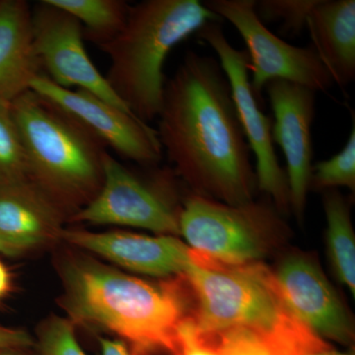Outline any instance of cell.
<instances>
[{
    "label": "cell",
    "mask_w": 355,
    "mask_h": 355,
    "mask_svg": "<svg viewBox=\"0 0 355 355\" xmlns=\"http://www.w3.org/2000/svg\"><path fill=\"white\" fill-rule=\"evenodd\" d=\"M157 119L163 153L196 195L230 205L253 200L252 153L218 60L188 51L166 81Z\"/></svg>",
    "instance_id": "6da1fadb"
},
{
    "label": "cell",
    "mask_w": 355,
    "mask_h": 355,
    "mask_svg": "<svg viewBox=\"0 0 355 355\" xmlns=\"http://www.w3.org/2000/svg\"><path fill=\"white\" fill-rule=\"evenodd\" d=\"M64 306L78 323L121 338L132 355H178L188 317L181 275L153 284L90 260L64 266Z\"/></svg>",
    "instance_id": "7a4b0ae2"
},
{
    "label": "cell",
    "mask_w": 355,
    "mask_h": 355,
    "mask_svg": "<svg viewBox=\"0 0 355 355\" xmlns=\"http://www.w3.org/2000/svg\"><path fill=\"white\" fill-rule=\"evenodd\" d=\"M221 18L198 0H144L130 6L120 34L100 50L110 58L106 80L139 120L158 118L163 69L170 51L207 23Z\"/></svg>",
    "instance_id": "3957f363"
},
{
    "label": "cell",
    "mask_w": 355,
    "mask_h": 355,
    "mask_svg": "<svg viewBox=\"0 0 355 355\" xmlns=\"http://www.w3.org/2000/svg\"><path fill=\"white\" fill-rule=\"evenodd\" d=\"M30 181L62 210L83 209L104 180L107 147L76 119L28 90L10 102Z\"/></svg>",
    "instance_id": "277c9868"
},
{
    "label": "cell",
    "mask_w": 355,
    "mask_h": 355,
    "mask_svg": "<svg viewBox=\"0 0 355 355\" xmlns=\"http://www.w3.org/2000/svg\"><path fill=\"white\" fill-rule=\"evenodd\" d=\"M183 277L188 319L198 335L245 330L272 335L295 315L287 306L275 273L259 261L231 265L191 249Z\"/></svg>",
    "instance_id": "5b68a950"
},
{
    "label": "cell",
    "mask_w": 355,
    "mask_h": 355,
    "mask_svg": "<svg viewBox=\"0 0 355 355\" xmlns=\"http://www.w3.org/2000/svg\"><path fill=\"white\" fill-rule=\"evenodd\" d=\"M171 178V172L160 169L150 181L107 153L101 189L72 218L98 225L130 226L160 235H179L183 205H176Z\"/></svg>",
    "instance_id": "8992f818"
},
{
    "label": "cell",
    "mask_w": 355,
    "mask_h": 355,
    "mask_svg": "<svg viewBox=\"0 0 355 355\" xmlns=\"http://www.w3.org/2000/svg\"><path fill=\"white\" fill-rule=\"evenodd\" d=\"M277 223L272 209L253 200L230 205L196 193L184 200L179 218L190 249L231 265L263 258L266 236Z\"/></svg>",
    "instance_id": "52a82bcc"
},
{
    "label": "cell",
    "mask_w": 355,
    "mask_h": 355,
    "mask_svg": "<svg viewBox=\"0 0 355 355\" xmlns=\"http://www.w3.org/2000/svg\"><path fill=\"white\" fill-rule=\"evenodd\" d=\"M254 3L256 0H207L203 6L234 26L246 44L250 84L258 101L266 84L275 79L316 92L328 91L334 81L314 49L292 46L272 34L257 15Z\"/></svg>",
    "instance_id": "ba28073f"
},
{
    "label": "cell",
    "mask_w": 355,
    "mask_h": 355,
    "mask_svg": "<svg viewBox=\"0 0 355 355\" xmlns=\"http://www.w3.org/2000/svg\"><path fill=\"white\" fill-rule=\"evenodd\" d=\"M200 41L216 51L225 72L243 132L256 157L259 190L272 198L280 210L291 207L286 173L279 162L272 139V121L259 106L250 84V58L246 50H238L226 38L220 23L210 22L197 33Z\"/></svg>",
    "instance_id": "9c48e42d"
},
{
    "label": "cell",
    "mask_w": 355,
    "mask_h": 355,
    "mask_svg": "<svg viewBox=\"0 0 355 355\" xmlns=\"http://www.w3.org/2000/svg\"><path fill=\"white\" fill-rule=\"evenodd\" d=\"M30 90L76 119L105 146L140 166H156L163 158L157 132L135 114L88 91L60 87L41 74Z\"/></svg>",
    "instance_id": "30bf717a"
},
{
    "label": "cell",
    "mask_w": 355,
    "mask_h": 355,
    "mask_svg": "<svg viewBox=\"0 0 355 355\" xmlns=\"http://www.w3.org/2000/svg\"><path fill=\"white\" fill-rule=\"evenodd\" d=\"M32 31L44 76L60 87L77 86L132 113L91 62L83 44V26L73 16L42 0L32 9Z\"/></svg>",
    "instance_id": "8fae6325"
},
{
    "label": "cell",
    "mask_w": 355,
    "mask_h": 355,
    "mask_svg": "<svg viewBox=\"0 0 355 355\" xmlns=\"http://www.w3.org/2000/svg\"><path fill=\"white\" fill-rule=\"evenodd\" d=\"M265 89L275 116L272 139L286 158L291 207L302 219L312 174L316 91L282 79L270 81Z\"/></svg>",
    "instance_id": "7c38bea8"
},
{
    "label": "cell",
    "mask_w": 355,
    "mask_h": 355,
    "mask_svg": "<svg viewBox=\"0 0 355 355\" xmlns=\"http://www.w3.org/2000/svg\"><path fill=\"white\" fill-rule=\"evenodd\" d=\"M275 275L287 306L308 328L324 340L354 343L349 313L316 263L304 257H289Z\"/></svg>",
    "instance_id": "4fadbf2b"
},
{
    "label": "cell",
    "mask_w": 355,
    "mask_h": 355,
    "mask_svg": "<svg viewBox=\"0 0 355 355\" xmlns=\"http://www.w3.org/2000/svg\"><path fill=\"white\" fill-rule=\"evenodd\" d=\"M70 244L87 250L132 272L153 277L183 275L191 263V249L176 236L125 232L62 231Z\"/></svg>",
    "instance_id": "5bb4252c"
},
{
    "label": "cell",
    "mask_w": 355,
    "mask_h": 355,
    "mask_svg": "<svg viewBox=\"0 0 355 355\" xmlns=\"http://www.w3.org/2000/svg\"><path fill=\"white\" fill-rule=\"evenodd\" d=\"M62 211L30 180L0 184V254L17 257L62 233Z\"/></svg>",
    "instance_id": "9a60e30c"
},
{
    "label": "cell",
    "mask_w": 355,
    "mask_h": 355,
    "mask_svg": "<svg viewBox=\"0 0 355 355\" xmlns=\"http://www.w3.org/2000/svg\"><path fill=\"white\" fill-rule=\"evenodd\" d=\"M42 69L35 53L32 9L24 0H0V100L30 90Z\"/></svg>",
    "instance_id": "2e32d148"
},
{
    "label": "cell",
    "mask_w": 355,
    "mask_h": 355,
    "mask_svg": "<svg viewBox=\"0 0 355 355\" xmlns=\"http://www.w3.org/2000/svg\"><path fill=\"white\" fill-rule=\"evenodd\" d=\"M307 29L312 46L334 83L347 87L355 79V1L318 0Z\"/></svg>",
    "instance_id": "e0dca14e"
},
{
    "label": "cell",
    "mask_w": 355,
    "mask_h": 355,
    "mask_svg": "<svg viewBox=\"0 0 355 355\" xmlns=\"http://www.w3.org/2000/svg\"><path fill=\"white\" fill-rule=\"evenodd\" d=\"M327 245L331 266L340 284L355 295V235L350 207L340 191L330 190L324 197Z\"/></svg>",
    "instance_id": "ac0fdd59"
},
{
    "label": "cell",
    "mask_w": 355,
    "mask_h": 355,
    "mask_svg": "<svg viewBox=\"0 0 355 355\" xmlns=\"http://www.w3.org/2000/svg\"><path fill=\"white\" fill-rule=\"evenodd\" d=\"M73 16L83 28L84 39L96 46L108 44L127 23L130 4L123 0H46Z\"/></svg>",
    "instance_id": "d6986e66"
},
{
    "label": "cell",
    "mask_w": 355,
    "mask_h": 355,
    "mask_svg": "<svg viewBox=\"0 0 355 355\" xmlns=\"http://www.w3.org/2000/svg\"><path fill=\"white\" fill-rule=\"evenodd\" d=\"M30 180L29 167L10 102L0 100V184Z\"/></svg>",
    "instance_id": "ffe728a7"
},
{
    "label": "cell",
    "mask_w": 355,
    "mask_h": 355,
    "mask_svg": "<svg viewBox=\"0 0 355 355\" xmlns=\"http://www.w3.org/2000/svg\"><path fill=\"white\" fill-rule=\"evenodd\" d=\"M355 121L345 147L328 160L313 165L309 189L334 190L336 187L355 189Z\"/></svg>",
    "instance_id": "44dd1931"
},
{
    "label": "cell",
    "mask_w": 355,
    "mask_h": 355,
    "mask_svg": "<svg viewBox=\"0 0 355 355\" xmlns=\"http://www.w3.org/2000/svg\"><path fill=\"white\" fill-rule=\"evenodd\" d=\"M318 0H261L254 3V10L261 22L282 21V32L298 36L305 28L311 10Z\"/></svg>",
    "instance_id": "7402d4cb"
},
{
    "label": "cell",
    "mask_w": 355,
    "mask_h": 355,
    "mask_svg": "<svg viewBox=\"0 0 355 355\" xmlns=\"http://www.w3.org/2000/svg\"><path fill=\"white\" fill-rule=\"evenodd\" d=\"M205 338L220 355H279L270 335L238 330Z\"/></svg>",
    "instance_id": "603a6c76"
},
{
    "label": "cell",
    "mask_w": 355,
    "mask_h": 355,
    "mask_svg": "<svg viewBox=\"0 0 355 355\" xmlns=\"http://www.w3.org/2000/svg\"><path fill=\"white\" fill-rule=\"evenodd\" d=\"M36 347L38 355H86L77 342L73 326L62 318L44 324Z\"/></svg>",
    "instance_id": "cb8c5ba5"
},
{
    "label": "cell",
    "mask_w": 355,
    "mask_h": 355,
    "mask_svg": "<svg viewBox=\"0 0 355 355\" xmlns=\"http://www.w3.org/2000/svg\"><path fill=\"white\" fill-rule=\"evenodd\" d=\"M284 355H355L354 350L340 352L323 338L305 327L291 336L284 343Z\"/></svg>",
    "instance_id": "d4e9b609"
},
{
    "label": "cell",
    "mask_w": 355,
    "mask_h": 355,
    "mask_svg": "<svg viewBox=\"0 0 355 355\" xmlns=\"http://www.w3.org/2000/svg\"><path fill=\"white\" fill-rule=\"evenodd\" d=\"M180 338L181 352L178 355H220L214 343L198 335L188 318L180 328Z\"/></svg>",
    "instance_id": "484cf974"
},
{
    "label": "cell",
    "mask_w": 355,
    "mask_h": 355,
    "mask_svg": "<svg viewBox=\"0 0 355 355\" xmlns=\"http://www.w3.org/2000/svg\"><path fill=\"white\" fill-rule=\"evenodd\" d=\"M36 347L31 336L24 331L0 326V350L28 349Z\"/></svg>",
    "instance_id": "4316f807"
},
{
    "label": "cell",
    "mask_w": 355,
    "mask_h": 355,
    "mask_svg": "<svg viewBox=\"0 0 355 355\" xmlns=\"http://www.w3.org/2000/svg\"><path fill=\"white\" fill-rule=\"evenodd\" d=\"M100 345H101V355H132L125 343L118 340L101 338Z\"/></svg>",
    "instance_id": "83f0119b"
},
{
    "label": "cell",
    "mask_w": 355,
    "mask_h": 355,
    "mask_svg": "<svg viewBox=\"0 0 355 355\" xmlns=\"http://www.w3.org/2000/svg\"><path fill=\"white\" fill-rule=\"evenodd\" d=\"M11 289V277L6 265L0 261V301L6 297Z\"/></svg>",
    "instance_id": "f1b7e54d"
},
{
    "label": "cell",
    "mask_w": 355,
    "mask_h": 355,
    "mask_svg": "<svg viewBox=\"0 0 355 355\" xmlns=\"http://www.w3.org/2000/svg\"><path fill=\"white\" fill-rule=\"evenodd\" d=\"M0 355H38L37 352H31V349H1Z\"/></svg>",
    "instance_id": "f546056e"
}]
</instances>
